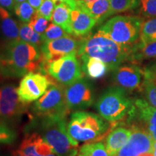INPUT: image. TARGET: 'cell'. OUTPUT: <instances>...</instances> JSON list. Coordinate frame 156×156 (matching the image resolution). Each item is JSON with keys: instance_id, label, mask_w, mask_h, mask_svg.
I'll list each match as a JSON object with an SVG mask.
<instances>
[{"instance_id": "obj_18", "label": "cell", "mask_w": 156, "mask_h": 156, "mask_svg": "<svg viewBox=\"0 0 156 156\" xmlns=\"http://www.w3.org/2000/svg\"><path fill=\"white\" fill-rule=\"evenodd\" d=\"M132 134V129L119 127L112 130L106 139V151L109 156H116L119 151L128 142Z\"/></svg>"}, {"instance_id": "obj_20", "label": "cell", "mask_w": 156, "mask_h": 156, "mask_svg": "<svg viewBox=\"0 0 156 156\" xmlns=\"http://www.w3.org/2000/svg\"><path fill=\"white\" fill-rule=\"evenodd\" d=\"M82 61V69L87 77L91 79L103 77L109 69L108 66L101 60L87 56H80Z\"/></svg>"}, {"instance_id": "obj_25", "label": "cell", "mask_w": 156, "mask_h": 156, "mask_svg": "<svg viewBox=\"0 0 156 156\" xmlns=\"http://www.w3.org/2000/svg\"><path fill=\"white\" fill-rule=\"evenodd\" d=\"M140 41L149 43L156 41V17L142 23L140 30Z\"/></svg>"}, {"instance_id": "obj_34", "label": "cell", "mask_w": 156, "mask_h": 156, "mask_svg": "<svg viewBox=\"0 0 156 156\" xmlns=\"http://www.w3.org/2000/svg\"><path fill=\"white\" fill-rule=\"evenodd\" d=\"M54 7H55V4L52 0H44V2L36 12L42 17L51 21Z\"/></svg>"}, {"instance_id": "obj_36", "label": "cell", "mask_w": 156, "mask_h": 156, "mask_svg": "<svg viewBox=\"0 0 156 156\" xmlns=\"http://www.w3.org/2000/svg\"><path fill=\"white\" fill-rule=\"evenodd\" d=\"M14 0H0V6L4 8L12 10L15 7Z\"/></svg>"}, {"instance_id": "obj_28", "label": "cell", "mask_w": 156, "mask_h": 156, "mask_svg": "<svg viewBox=\"0 0 156 156\" xmlns=\"http://www.w3.org/2000/svg\"><path fill=\"white\" fill-rule=\"evenodd\" d=\"M69 35L62 27L51 23H49L45 32L41 35L43 43L62 38Z\"/></svg>"}, {"instance_id": "obj_14", "label": "cell", "mask_w": 156, "mask_h": 156, "mask_svg": "<svg viewBox=\"0 0 156 156\" xmlns=\"http://www.w3.org/2000/svg\"><path fill=\"white\" fill-rule=\"evenodd\" d=\"M144 71L134 64L123 65L114 70V83L126 90L133 91L142 89Z\"/></svg>"}, {"instance_id": "obj_26", "label": "cell", "mask_w": 156, "mask_h": 156, "mask_svg": "<svg viewBox=\"0 0 156 156\" xmlns=\"http://www.w3.org/2000/svg\"><path fill=\"white\" fill-rule=\"evenodd\" d=\"M78 155L79 156H109L106 146L102 142L85 144L80 148Z\"/></svg>"}, {"instance_id": "obj_11", "label": "cell", "mask_w": 156, "mask_h": 156, "mask_svg": "<svg viewBox=\"0 0 156 156\" xmlns=\"http://www.w3.org/2000/svg\"><path fill=\"white\" fill-rule=\"evenodd\" d=\"M80 41L73 38L71 34L43 43L41 47L44 65L57 60L70 53L77 51Z\"/></svg>"}, {"instance_id": "obj_6", "label": "cell", "mask_w": 156, "mask_h": 156, "mask_svg": "<svg viewBox=\"0 0 156 156\" xmlns=\"http://www.w3.org/2000/svg\"><path fill=\"white\" fill-rule=\"evenodd\" d=\"M142 24V20L138 17L117 15L101 25L98 32L117 44L132 46L140 38Z\"/></svg>"}, {"instance_id": "obj_23", "label": "cell", "mask_w": 156, "mask_h": 156, "mask_svg": "<svg viewBox=\"0 0 156 156\" xmlns=\"http://www.w3.org/2000/svg\"><path fill=\"white\" fill-rule=\"evenodd\" d=\"M156 57V41L149 43H136L132 46L130 60L141 62L144 59Z\"/></svg>"}, {"instance_id": "obj_31", "label": "cell", "mask_w": 156, "mask_h": 156, "mask_svg": "<svg viewBox=\"0 0 156 156\" xmlns=\"http://www.w3.org/2000/svg\"><path fill=\"white\" fill-rule=\"evenodd\" d=\"M139 13L142 17H156V0H140Z\"/></svg>"}, {"instance_id": "obj_15", "label": "cell", "mask_w": 156, "mask_h": 156, "mask_svg": "<svg viewBox=\"0 0 156 156\" xmlns=\"http://www.w3.org/2000/svg\"><path fill=\"white\" fill-rule=\"evenodd\" d=\"M25 103L20 101L17 88L12 85L0 87V116L10 118L20 114Z\"/></svg>"}, {"instance_id": "obj_7", "label": "cell", "mask_w": 156, "mask_h": 156, "mask_svg": "<svg viewBox=\"0 0 156 156\" xmlns=\"http://www.w3.org/2000/svg\"><path fill=\"white\" fill-rule=\"evenodd\" d=\"M44 71L58 83L66 86L83 77L82 66L77 58V51L47 64Z\"/></svg>"}, {"instance_id": "obj_2", "label": "cell", "mask_w": 156, "mask_h": 156, "mask_svg": "<svg viewBox=\"0 0 156 156\" xmlns=\"http://www.w3.org/2000/svg\"><path fill=\"white\" fill-rule=\"evenodd\" d=\"M132 46L117 44L98 31L95 34L84 36L80 41L77 55L100 59L108 66L109 70L114 71L124 62L129 59Z\"/></svg>"}, {"instance_id": "obj_16", "label": "cell", "mask_w": 156, "mask_h": 156, "mask_svg": "<svg viewBox=\"0 0 156 156\" xmlns=\"http://www.w3.org/2000/svg\"><path fill=\"white\" fill-rule=\"evenodd\" d=\"M134 118L140 122L137 126L143 129L156 141V108L150 106L148 102L142 99H136L134 101Z\"/></svg>"}, {"instance_id": "obj_39", "label": "cell", "mask_w": 156, "mask_h": 156, "mask_svg": "<svg viewBox=\"0 0 156 156\" xmlns=\"http://www.w3.org/2000/svg\"><path fill=\"white\" fill-rule=\"evenodd\" d=\"M95 1V0H78V2L82 3H87V2H93Z\"/></svg>"}, {"instance_id": "obj_32", "label": "cell", "mask_w": 156, "mask_h": 156, "mask_svg": "<svg viewBox=\"0 0 156 156\" xmlns=\"http://www.w3.org/2000/svg\"><path fill=\"white\" fill-rule=\"evenodd\" d=\"M48 21L47 19L42 17L41 15L38 14L37 12L35 13L34 16L31 19V20L28 23V24L32 27L33 29L38 33V34L42 35L47 28L48 25Z\"/></svg>"}, {"instance_id": "obj_5", "label": "cell", "mask_w": 156, "mask_h": 156, "mask_svg": "<svg viewBox=\"0 0 156 156\" xmlns=\"http://www.w3.org/2000/svg\"><path fill=\"white\" fill-rule=\"evenodd\" d=\"M108 125L101 116L90 112L72 114L67 124L68 132L78 142H95L103 139Z\"/></svg>"}, {"instance_id": "obj_37", "label": "cell", "mask_w": 156, "mask_h": 156, "mask_svg": "<svg viewBox=\"0 0 156 156\" xmlns=\"http://www.w3.org/2000/svg\"><path fill=\"white\" fill-rule=\"evenodd\" d=\"M44 0H28V3L32 6L36 10H38Z\"/></svg>"}, {"instance_id": "obj_27", "label": "cell", "mask_w": 156, "mask_h": 156, "mask_svg": "<svg viewBox=\"0 0 156 156\" xmlns=\"http://www.w3.org/2000/svg\"><path fill=\"white\" fill-rule=\"evenodd\" d=\"M15 15L23 23H29L34 16L36 10L27 2L16 3L14 7Z\"/></svg>"}, {"instance_id": "obj_33", "label": "cell", "mask_w": 156, "mask_h": 156, "mask_svg": "<svg viewBox=\"0 0 156 156\" xmlns=\"http://www.w3.org/2000/svg\"><path fill=\"white\" fill-rule=\"evenodd\" d=\"M16 133L3 123H0V143L10 144L16 139Z\"/></svg>"}, {"instance_id": "obj_40", "label": "cell", "mask_w": 156, "mask_h": 156, "mask_svg": "<svg viewBox=\"0 0 156 156\" xmlns=\"http://www.w3.org/2000/svg\"><path fill=\"white\" fill-rule=\"evenodd\" d=\"M15 2L16 3H21L23 2H26V0H14Z\"/></svg>"}, {"instance_id": "obj_29", "label": "cell", "mask_w": 156, "mask_h": 156, "mask_svg": "<svg viewBox=\"0 0 156 156\" xmlns=\"http://www.w3.org/2000/svg\"><path fill=\"white\" fill-rule=\"evenodd\" d=\"M112 15L124 12L138 5V0H109Z\"/></svg>"}, {"instance_id": "obj_19", "label": "cell", "mask_w": 156, "mask_h": 156, "mask_svg": "<svg viewBox=\"0 0 156 156\" xmlns=\"http://www.w3.org/2000/svg\"><path fill=\"white\" fill-rule=\"evenodd\" d=\"M78 7L95 19L97 23H102L112 15L109 0H95L87 3L78 2Z\"/></svg>"}, {"instance_id": "obj_12", "label": "cell", "mask_w": 156, "mask_h": 156, "mask_svg": "<svg viewBox=\"0 0 156 156\" xmlns=\"http://www.w3.org/2000/svg\"><path fill=\"white\" fill-rule=\"evenodd\" d=\"M154 140L143 129L132 126V134L128 142L119 151L116 156H139L153 152Z\"/></svg>"}, {"instance_id": "obj_38", "label": "cell", "mask_w": 156, "mask_h": 156, "mask_svg": "<svg viewBox=\"0 0 156 156\" xmlns=\"http://www.w3.org/2000/svg\"><path fill=\"white\" fill-rule=\"evenodd\" d=\"M154 156H156V141L154 142L153 144V152Z\"/></svg>"}, {"instance_id": "obj_3", "label": "cell", "mask_w": 156, "mask_h": 156, "mask_svg": "<svg viewBox=\"0 0 156 156\" xmlns=\"http://www.w3.org/2000/svg\"><path fill=\"white\" fill-rule=\"evenodd\" d=\"M67 114L41 116L39 134L58 156H75L79 142L68 132Z\"/></svg>"}, {"instance_id": "obj_30", "label": "cell", "mask_w": 156, "mask_h": 156, "mask_svg": "<svg viewBox=\"0 0 156 156\" xmlns=\"http://www.w3.org/2000/svg\"><path fill=\"white\" fill-rule=\"evenodd\" d=\"M142 89L145 90L148 103L156 108V80L144 78Z\"/></svg>"}, {"instance_id": "obj_17", "label": "cell", "mask_w": 156, "mask_h": 156, "mask_svg": "<svg viewBox=\"0 0 156 156\" xmlns=\"http://www.w3.org/2000/svg\"><path fill=\"white\" fill-rule=\"evenodd\" d=\"M97 23V20L84 12L79 7L72 9L71 27L73 35L77 37H84Z\"/></svg>"}, {"instance_id": "obj_1", "label": "cell", "mask_w": 156, "mask_h": 156, "mask_svg": "<svg viewBox=\"0 0 156 156\" xmlns=\"http://www.w3.org/2000/svg\"><path fill=\"white\" fill-rule=\"evenodd\" d=\"M42 62L38 47L19 39L9 42L5 54L0 56V73L7 77H23L41 69Z\"/></svg>"}, {"instance_id": "obj_35", "label": "cell", "mask_w": 156, "mask_h": 156, "mask_svg": "<svg viewBox=\"0 0 156 156\" xmlns=\"http://www.w3.org/2000/svg\"><path fill=\"white\" fill-rule=\"evenodd\" d=\"M52 1L55 4V5L59 3L67 4L72 9L77 7L78 5V0H52Z\"/></svg>"}, {"instance_id": "obj_10", "label": "cell", "mask_w": 156, "mask_h": 156, "mask_svg": "<svg viewBox=\"0 0 156 156\" xmlns=\"http://www.w3.org/2000/svg\"><path fill=\"white\" fill-rule=\"evenodd\" d=\"M64 97L69 110L88 108L94 101L91 85L83 77L67 86L64 89Z\"/></svg>"}, {"instance_id": "obj_21", "label": "cell", "mask_w": 156, "mask_h": 156, "mask_svg": "<svg viewBox=\"0 0 156 156\" xmlns=\"http://www.w3.org/2000/svg\"><path fill=\"white\" fill-rule=\"evenodd\" d=\"M0 27L4 36L10 41L19 40L20 28L7 9L0 6Z\"/></svg>"}, {"instance_id": "obj_9", "label": "cell", "mask_w": 156, "mask_h": 156, "mask_svg": "<svg viewBox=\"0 0 156 156\" xmlns=\"http://www.w3.org/2000/svg\"><path fill=\"white\" fill-rule=\"evenodd\" d=\"M51 85L49 80L42 74H26L17 88L20 100L25 104L36 101L45 94Z\"/></svg>"}, {"instance_id": "obj_22", "label": "cell", "mask_w": 156, "mask_h": 156, "mask_svg": "<svg viewBox=\"0 0 156 156\" xmlns=\"http://www.w3.org/2000/svg\"><path fill=\"white\" fill-rule=\"evenodd\" d=\"M71 11L72 8L67 4H57L54 7L51 21L62 27L67 34L73 35L71 27Z\"/></svg>"}, {"instance_id": "obj_8", "label": "cell", "mask_w": 156, "mask_h": 156, "mask_svg": "<svg viewBox=\"0 0 156 156\" xmlns=\"http://www.w3.org/2000/svg\"><path fill=\"white\" fill-rule=\"evenodd\" d=\"M34 111L40 116L67 114L69 112L64 97V90L58 85H51L41 98L34 103Z\"/></svg>"}, {"instance_id": "obj_4", "label": "cell", "mask_w": 156, "mask_h": 156, "mask_svg": "<svg viewBox=\"0 0 156 156\" xmlns=\"http://www.w3.org/2000/svg\"><path fill=\"white\" fill-rule=\"evenodd\" d=\"M95 108L103 119L110 122L125 118L132 120L135 111L134 103L126 94V90L119 86L107 89L98 100Z\"/></svg>"}, {"instance_id": "obj_13", "label": "cell", "mask_w": 156, "mask_h": 156, "mask_svg": "<svg viewBox=\"0 0 156 156\" xmlns=\"http://www.w3.org/2000/svg\"><path fill=\"white\" fill-rule=\"evenodd\" d=\"M13 156H58L49 145L36 132L25 134L19 147L12 152Z\"/></svg>"}, {"instance_id": "obj_24", "label": "cell", "mask_w": 156, "mask_h": 156, "mask_svg": "<svg viewBox=\"0 0 156 156\" xmlns=\"http://www.w3.org/2000/svg\"><path fill=\"white\" fill-rule=\"evenodd\" d=\"M19 28L20 38L23 41L34 45L37 47L43 44L41 35L36 32L28 23H22L20 25Z\"/></svg>"}]
</instances>
